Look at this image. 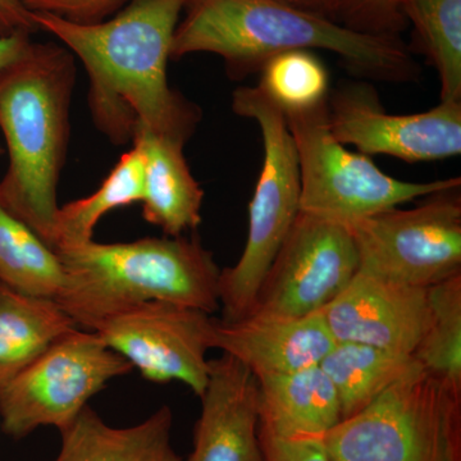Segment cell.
Segmentation results:
<instances>
[{"instance_id": "1", "label": "cell", "mask_w": 461, "mask_h": 461, "mask_svg": "<svg viewBox=\"0 0 461 461\" xmlns=\"http://www.w3.org/2000/svg\"><path fill=\"white\" fill-rule=\"evenodd\" d=\"M186 0H131L114 16L77 23L32 12L38 30L71 51L89 76V108L112 144L132 142L147 130L186 144L202 109L168 81L173 36Z\"/></svg>"}, {"instance_id": "2", "label": "cell", "mask_w": 461, "mask_h": 461, "mask_svg": "<svg viewBox=\"0 0 461 461\" xmlns=\"http://www.w3.org/2000/svg\"><path fill=\"white\" fill-rule=\"evenodd\" d=\"M293 50H327L364 80L417 83L420 63L400 36L372 35L276 0H186L171 59L196 53L222 58L227 75L244 80L271 58Z\"/></svg>"}, {"instance_id": "3", "label": "cell", "mask_w": 461, "mask_h": 461, "mask_svg": "<svg viewBox=\"0 0 461 461\" xmlns=\"http://www.w3.org/2000/svg\"><path fill=\"white\" fill-rule=\"evenodd\" d=\"M75 57L62 44L30 41L0 72V131L8 168L0 200L53 248L58 184L69 140Z\"/></svg>"}, {"instance_id": "4", "label": "cell", "mask_w": 461, "mask_h": 461, "mask_svg": "<svg viewBox=\"0 0 461 461\" xmlns=\"http://www.w3.org/2000/svg\"><path fill=\"white\" fill-rule=\"evenodd\" d=\"M65 272L58 304L78 329L94 330L112 315L149 302L212 314L220 308V267L198 238L95 240L56 249Z\"/></svg>"}, {"instance_id": "5", "label": "cell", "mask_w": 461, "mask_h": 461, "mask_svg": "<svg viewBox=\"0 0 461 461\" xmlns=\"http://www.w3.org/2000/svg\"><path fill=\"white\" fill-rule=\"evenodd\" d=\"M311 441L332 461H461V388L417 362L364 411Z\"/></svg>"}, {"instance_id": "6", "label": "cell", "mask_w": 461, "mask_h": 461, "mask_svg": "<svg viewBox=\"0 0 461 461\" xmlns=\"http://www.w3.org/2000/svg\"><path fill=\"white\" fill-rule=\"evenodd\" d=\"M232 111L259 126L264 160L249 204L244 251L235 266L221 269L222 321L240 320L249 313L264 276L300 213L299 160L284 112L258 86L236 89Z\"/></svg>"}, {"instance_id": "7", "label": "cell", "mask_w": 461, "mask_h": 461, "mask_svg": "<svg viewBox=\"0 0 461 461\" xmlns=\"http://www.w3.org/2000/svg\"><path fill=\"white\" fill-rule=\"evenodd\" d=\"M284 114L299 160L302 213L348 224L412 200L460 189V177L397 180L381 171L371 157L348 150L330 131L327 102Z\"/></svg>"}, {"instance_id": "8", "label": "cell", "mask_w": 461, "mask_h": 461, "mask_svg": "<svg viewBox=\"0 0 461 461\" xmlns=\"http://www.w3.org/2000/svg\"><path fill=\"white\" fill-rule=\"evenodd\" d=\"M131 364L94 330L75 329L57 339L0 395V420L8 436L23 438L41 427L67 426L109 382Z\"/></svg>"}, {"instance_id": "9", "label": "cell", "mask_w": 461, "mask_h": 461, "mask_svg": "<svg viewBox=\"0 0 461 461\" xmlns=\"http://www.w3.org/2000/svg\"><path fill=\"white\" fill-rule=\"evenodd\" d=\"M346 226L360 272L420 288L461 275L459 189L433 194L415 208L397 206Z\"/></svg>"}, {"instance_id": "10", "label": "cell", "mask_w": 461, "mask_h": 461, "mask_svg": "<svg viewBox=\"0 0 461 461\" xmlns=\"http://www.w3.org/2000/svg\"><path fill=\"white\" fill-rule=\"evenodd\" d=\"M357 272L359 256L348 227L300 212L247 315L303 318L318 313Z\"/></svg>"}, {"instance_id": "11", "label": "cell", "mask_w": 461, "mask_h": 461, "mask_svg": "<svg viewBox=\"0 0 461 461\" xmlns=\"http://www.w3.org/2000/svg\"><path fill=\"white\" fill-rule=\"evenodd\" d=\"M214 321L199 309L149 302L112 315L94 332L147 381L181 382L200 397L211 372Z\"/></svg>"}, {"instance_id": "12", "label": "cell", "mask_w": 461, "mask_h": 461, "mask_svg": "<svg viewBox=\"0 0 461 461\" xmlns=\"http://www.w3.org/2000/svg\"><path fill=\"white\" fill-rule=\"evenodd\" d=\"M332 135L366 156L409 163L460 156L461 102L441 100L421 113L391 114L368 83L341 84L327 100Z\"/></svg>"}, {"instance_id": "13", "label": "cell", "mask_w": 461, "mask_h": 461, "mask_svg": "<svg viewBox=\"0 0 461 461\" xmlns=\"http://www.w3.org/2000/svg\"><path fill=\"white\" fill-rule=\"evenodd\" d=\"M320 313L336 342L412 355L429 321L427 288L405 286L359 271Z\"/></svg>"}, {"instance_id": "14", "label": "cell", "mask_w": 461, "mask_h": 461, "mask_svg": "<svg viewBox=\"0 0 461 461\" xmlns=\"http://www.w3.org/2000/svg\"><path fill=\"white\" fill-rule=\"evenodd\" d=\"M202 412L186 461H266L259 439V386L230 355L211 360Z\"/></svg>"}, {"instance_id": "15", "label": "cell", "mask_w": 461, "mask_h": 461, "mask_svg": "<svg viewBox=\"0 0 461 461\" xmlns=\"http://www.w3.org/2000/svg\"><path fill=\"white\" fill-rule=\"evenodd\" d=\"M335 344L320 312L303 318L249 314L214 321L213 348L235 357L256 377L318 366Z\"/></svg>"}, {"instance_id": "16", "label": "cell", "mask_w": 461, "mask_h": 461, "mask_svg": "<svg viewBox=\"0 0 461 461\" xmlns=\"http://www.w3.org/2000/svg\"><path fill=\"white\" fill-rule=\"evenodd\" d=\"M131 144L144 158L142 218L169 238L198 229L204 190L185 159V145L147 130H139Z\"/></svg>"}, {"instance_id": "17", "label": "cell", "mask_w": 461, "mask_h": 461, "mask_svg": "<svg viewBox=\"0 0 461 461\" xmlns=\"http://www.w3.org/2000/svg\"><path fill=\"white\" fill-rule=\"evenodd\" d=\"M257 379L259 429L269 435L311 441L342 420L338 393L320 366Z\"/></svg>"}, {"instance_id": "18", "label": "cell", "mask_w": 461, "mask_h": 461, "mask_svg": "<svg viewBox=\"0 0 461 461\" xmlns=\"http://www.w3.org/2000/svg\"><path fill=\"white\" fill-rule=\"evenodd\" d=\"M173 414L162 406L141 423L112 427L87 405L59 429L54 461H182L172 446Z\"/></svg>"}, {"instance_id": "19", "label": "cell", "mask_w": 461, "mask_h": 461, "mask_svg": "<svg viewBox=\"0 0 461 461\" xmlns=\"http://www.w3.org/2000/svg\"><path fill=\"white\" fill-rule=\"evenodd\" d=\"M75 329L56 299L27 295L0 282V395L57 339Z\"/></svg>"}, {"instance_id": "20", "label": "cell", "mask_w": 461, "mask_h": 461, "mask_svg": "<svg viewBox=\"0 0 461 461\" xmlns=\"http://www.w3.org/2000/svg\"><path fill=\"white\" fill-rule=\"evenodd\" d=\"M412 355L357 342H336L320 366L338 393L342 420L371 405L411 371Z\"/></svg>"}, {"instance_id": "21", "label": "cell", "mask_w": 461, "mask_h": 461, "mask_svg": "<svg viewBox=\"0 0 461 461\" xmlns=\"http://www.w3.org/2000/svg\"><path fill=\"white\" fill-rule=\"evenodd\" d=\"M142 196L144 158L140 148L132 145L108 173L98 190L86 198L59 206L54 224V250L91 241L103 217L115 209L141 203Z\"/></svg>"}, {"instance_id": "22", "label": "cell", "mask_w": 461, "mask_h": 461, "mask_svg": "<svg viewBox=\"0 0 461 461\" xmlns=\"http://www.w3.org/2000/svg\"><path fill=\"white\" fill-rule=\"evenodd\" d=\"M0 282L39 297L56 299L65 284L62 263L50 247L0 200Z\"/></svg>"}, {"instance_id": "23", "label": "cell", "mask_w": 461, "mask_h": 461, "mask_svg": "<svg viewBox=\"0 0 461 461\" xmlns=\"http://www.w3.org/2000/svg\"><path fill=\"white\" fill-rule=\"evenodd\" d=\"M402 14L438 74L441 100L461 102V0H402Z\"/></svg>"}, {"instance_id": "24", "label": "cell", "mask_w": 461, "mask_h": 461, "mask_svg": "<svg viewBox=\"0 0 461 461\" xmlns=\"http://www.w3.org/2000/svg\"><path fill=\"white\" fill-rule=\"evenodd\" d=\"M429 321L412 357L461 388V275L427 288Z\"/></svg>"}, {"instance_id": "25", "label": "cell", "mask_w": 461, "mask_h": 461, "mask_svg": "<svg viewBox=\"0 0 461 461\" xmlns=\"http://www.w3.org/2000/svg\"><path fill=\"white\" fill-rule=\"evenodd\" d=\"M258 87L284 113L303 111L329 100V72L313 51H286L262 67Z\"/></svg>"}, {"instance_id": "26", "label": "cell", "mask_w": 461, "mask_h": 461, "mask_svg": "<svg viewBox=\"0 0 461 461\" xmlns=\"http://www.w3.org/2000/svg\"><path fill=\"white\" fill-rule=\"evenodd\" d=\"M402 0H344L336 21L372 35L400 36L405 29L402 14Z\"/></svg>"}, {"instance_id": "27", "label": "cell", "mask_w": 461, "mask_h": 461, "mask_svg": "<svg viewBox=\"0 0 461 461\" xmlns=\"http://www.w3.org/2000/svg\"><path fill=\"white\" fill-rule=\"evenodd\" d=\"M30 12H44L77 23H96L114 16L131 0H23Z\"/></svg>"}, {"instance_id": "28", "label": "cell", "mask_w": 461, "mask_h": 461, "mask_svg": "<svg viewBox=\"0 0 461 461\" xmlns=\"http://www.w3.org/2000/svg\"><path fill=\"white\" fill-rule=\"evenodd\" d=\"M259 439L266 461H332L318 442L280 438L262 429Z\"/></svg>"}, {"instance_id": "29", "label": "cell", "mask_w": 461, "mask_h": 461, "mask_svg": "<svg viewBox=\"0 0 461 461\" xmlns=\"http://www.w3.org/2000/svg\"><path fill=\"white\" fill-rule=\"evenodd\" d=\"M38 32L32 14L23 0H0V38L17 32Z\"/></svg>"}, {"instance_id": "30", "label": "cell", "mask_w": 461, "mask_h": 461, "mask_svg": "<svg viewBox=\"0 0 461 461\" xmlns=\"http://www.w3.org/2000/svg\"><path fill=\"white\" fill-rule=\"evenodd\" d=\"M32 33L17 32L0 38V72L16 60L32 41Z\"/></svg>"}, {"instance_id": "31", "label": "cell", "mask_w": 461, "mask_h": 461, "mask_svg": "<svg viewBox=\"0 0 461 461\" xmlns=\"http://www.w3.org/2000/svg\"><path fill=\"white\" fill-rule=\"evenodd\" d=\"M276 2L284 3V5H290V7L302 9V11L311 12V14L336 20L339 9L341 7L344 0H276Z\"/></svg>"}, {"instance_id": "32", "label": "cell", "mask_w": 461, "mask_h": 461, "mask_svg": "<svg viewBox=\"0 0 461 461\" xmlns=\"http://www.w3.org/2000/svg\"><path fill=\"white\" fill-rule=\"evenodd\" d=\"M2 151H3V148H2V145H0V154H2Z\"/></svg>"}]
</instances>
